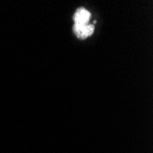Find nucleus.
<instances>
[{"mask_svg": "<svg viewBox=\"0 0 153 153\" xmlns=\"http://www.w3.org/2000/svg\"><path fill=\"white\" fill-rule=\"evenodd\" d=\"M94 26L91 24H74V31L80 39H85L94 32Z\"/></svg>", "mask_w": 153, "mask_h": 153, "instance_id": "obj_1", "label": "nucleus"}, {"mask_svg": "<svg viewBox=\"0 0 153 153\" xmlns=\"http://www.w3.org/2000/svg\"><path fill=\"white\" fill-rule=\"evenodd\" d=\"M91 18L90 12L85 8H79L74 16V24H88Z\"/></svg>", "mask_w": 153, "mask_h": 153, "instance_id": "obj_2", "label": "nucleus"}]
</instances>
